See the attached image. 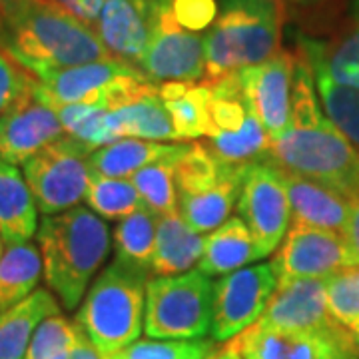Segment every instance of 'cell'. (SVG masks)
<instances>
[{"instance_id":"obj_28","label":"cell","mask_w":359,"mask_h":359,"mask_svg":"<svg viewBox=\"0 0 359 359\" xmlns=\"http://www.w3.org/2000/svg\"><path fill=\"white\" fill-rule=\"evenodd\" d=\"M110 124L116 138H140L152 142H182L158 92L138 102L110 110Z\"/></svg>"},{"instance_id":"obj_34","label":"cell","mask_w":359,"mask_h":359,"mask_svg":"<svg viewBox=\"0 0 359 359\" xmlns=\"http://www.w3.org/2000/svg\"><path fill=\"white\" fill-rule=\"evenodd\" d=\"M66 136L82 142L90 150L118 140L110 124V110L98 104H70L56 108Z\"/></svg>"},{"instance_id":"obj_12","label":"cell","mask_w":359,"mask_h":359,"mask_svg":"<svg viewBox=\"0 0 359 359\" xmlns=\"http://www.w3.org/2000/svg\"><path fill=\"white\" fill-rule=\"evenodd\" d=\"M244 359H359V344L351 332L290 334L259 323L231 339Z\"/></svg>"},{"instance_id":"obj_3","label":"cell","mask_w":359,"mask_h":359,"mask_svg":"<svg viewBox=\"0 0 359 359\" xmlns=\"http://www.w3.org/2000/svg\"><path fill=\"white\" fill-rule=\"evenodd\" d=\"M110 230L98 214L76 205L44 216L39 228L42 271L50 292L66 309L78 308L92 278L110 254Z\"/></svg>"},{"instance_id":"obj_39","label":"cell","mask_w":359,"mask_h":359,"mask_svg":"<svg viewBox=\"0 0 359 359\" xmlns=\"http://www.w3.org/2000/svg\"><path fill=\"white\" fill-rule=\"evenodd\" d=\"M172 14L182 28L204 32L218 16V0H170Z\"/></svg>"},{"instance_id":"obj_13","label":"cell","mask_w":359,"mask_h":359,"mask_svg":"<svg viewBox=\"0 0 359 359\" xmlns=\"http://www.w3.org/2000/svg\"><path fill=\"white\" fill-rule=\"evenodd\" d=\"M351 266L341 233L294 224L271 259L278 282L325 280L337 269Z\"/></svg>"},{"instance_id":"obj_5","label":"cell","mask_w":359,"mask_h":359,"mask_svg":"<svg viewBox=\"0 0 359 359\" xmlns=\"http://www.w3.org/2000/svg\"><path fill=\"white\" fill-rule=\"evenodd\" d=\"M148 273L112 262L82 299L76 323L94 347L108 358L138 341L144 327Z\"/></svg>"},{"instance_id":"obj_37","label":"cell","mask_w":359,"mask_h":359,"mask_svg":"<svg viewBox=\"0 0 359 359\" xmlns=\"http://www.w3.org/2000/svg\"><path fill=\"white\" fill-rule=\"evenodd\" d=\"M82 327L76 320L70 321L58 316H50L40 323L30 339L26 359H68Z\"/></svg>"},{"instance_id":"obj_11","label":"cell","mask_w":359,"mask_h":359,"mask_svg":"<svg viewBox=\"0 0 359 359\" xmlns=\"http://www.w3.org/2000/svg\"><path fill=\"white\" fill-rule=\"evenodd\" d=\"M278 287L271 264H256L222 276L214 283L212 339L228 344L254 325L268 308Z\"/></svg>"},{"instance_id":"obj_30","label":"cell","mask_w":359,"mask_h":359,"mask_svg":"<svg viewBox=\"0 0 359 359\" xmlns=\"http://www.w3.org/2000/svg\"><path fill=\"white\" fill-rule=\"evenodd\" d=\"M158 216L146 205L128 218L120 219L114 230V262L152 276V257L156 250Z\"/></svg>"},{"instance_id":"obj_21","label":"cell","mask_w":359,"mask_h":359,"mask_svg":"<svg viewBox=\"0 0 359 359\" xmlns=\"http://www.w3.org/2000/svg\"><path fill=\"white\" fill-rule=\"evenodd\" d=\"M39 230V208L18 168L0 158V236L4 245L30 242Z\"/></svg>"},{"instance_id":"obj_45","label":"cell","mask_w":359,"mask_h":359,"mask_svg":"<svg viewBox=\"0 0 359 359\" xmlns=\"http://www.w3.org/2000/svg\"><path fill=\"white\" fill-rule=\"evenodd\" d=\"M14 2H18V0H0V13H2V11H6L8 6H13Z\"/></svg>"},{"instance_id":"obj_7","label":"cell","mask_w":359,"mask_h":359,"mask_svg":"<svg viewBox=\"0 0 359 359\" xmlns=\"http://www.w3.org/2000/svg\"><path fill=\"white\" fill-rule=\"evenodd\" d=\"M214 283L202 271L152 276L146 283L144 332L150 339H202L212 332Z\"/></svg>"},{"instance_id":"obj_41","label":"cell","mask_w":359,"mask_h":359,"mask_svg":"<svg viewBox=\"0 0 359 359\" xmlns=\"http://www.w3.org/2000/svg\"><path fill=\"white\" fill-rule=\"evenodd\" d=\"M341 238L346 242L347 254L351 259V266H359V196L351 202V210H349V218Z\"/></svg>"},{"instance_id":"obj_32","label":"cell","mask_w":359,"mask_h":359,"mask_svg":"<svg viewBox=\"0 0 359 359\" xmlns=\"http://www.w3.org/2000/svg\"><path fill=\"white\" fill-rule=\"evenodd\" d=\"M182 156L166 158L142 168L130 176L144 205L156 216H168L178 212V188H176V164Z\"/></svg>"},{"instance_id":"obj_10","label":"cell","mask_w":359,"mask_h":359,"mask_svg":"<svg viewBox=\"0 0 359 359\" xmlns=\"http://www.w3.org/2000/svg\"><path fill=\"white\" fill-rule=\"evenodd\" d=\"M238 212L252 231L262 256L276 254L292 222L290 198L280 168L269 160L244 164Z\"/></svg>"},{"instance_id":"obj_46","label":"cell","mask_w":359,"mask_h":359,"mask_svg":"<svg viewBox=\"0 0 359 359\" xmlns=\"http://www.w3.org/2000/svg\"><path fill=\"white\" fill-rule=\"evenodd\" d=\"M2 252H4V242H2V236H0V256H2Z\"/></svg>"},{"instance_id":"obj_31","label":"cell","mask_w":359,"mask_h":359,"mask_svg":"<svg viewBox=\"0 0 359 359\" xmlns=\"http://www.w3.org/2000/svg\"><path fill=\"white\" fill-rule=\"evenodd\" d=\"M205 148L214 158H218L219 162H226L231 166H242V164L268 160L269 136L254 112L250 110L242 128L238 132L218 134L214 138H208Z\"/></svg>"},{"instance_id":"obj_29","label":"cell","mask_w":359,"mask_h":359,"mask_svg":"<svg viewBox=\"0 0 359 359\" xmlns=\"http://www.w3.org/2000/svg\"><path fill=\"white\" fill-rule=\"evenodd\" d=\"M42 254L32 242L4 245L0 256V311L32 294L42 278Z\"/></svg>"},{"instance_id":"obj_35","label":"cell","mask_w":359,"mask_h":359,"mask_svg":"<svg viewBox=\"0 0 359 359\" xmlns=\"http://www.w3.org/2000/svg\"><path fill=\"white\" fill-rule=\"evenodd\" d=\"M325 292L332 316L359 344V266H346L327 276Z\"/></svg>"},{"instance_id":"obj_38","label":"cell","mask_w":359,"mask_h":359,"mask_svg":"<svg viewBox=\"0 0 359 359\" xmlns=\"http://www.w3.org/2000/svg\"><path fill=\"white\" fill-rule=\"evenodd\" d=\"M34 78L4 50H0V116L32 94Z\"/></svg>"},{"instance_id":"obj_43","label":"cell","mask_w":359,"mask_h":359,"mask_svg":"<svg viewBox=\"0 0 359 359\" xmlns=\"http://www.w3.org/2000/svg\"><path fill=\"white\" fill-rule=\"evenodd\" d=\"M283 4V8H285V13L287 11H292V13H311V11H318L321 8L323 4H327L330 0H280Z\"/></svg>"},{"instance_id":"obj_26","label":"cell","mask_w":359,"mask_h":359,"mask_svg":"<svg viewBox=\"0 0 359 359\" xmlns=\"http://www.w3.org/2000/svg\"><path fill=\"white\" fill-rule=\"evenodd\" d=\"M160 98L178 132L180 140L210 136L212 88L208 82H166L160 84Z\"/></svg>"},{"instance_id":"obj_14","label":"cell","mask_w":359,"mask_h":359,"mask_svg":"<svg viewBox=\"0 0 359 359\" xmlns=\"http://www.w3.org/2000/svg\"><path fill=\"white\" fill-rule=\"evenodd\" d=\"M295 52L280 50L268 60L238 72L245 104L269 138L282 134L290 122Z\"/></svg>"},{"instance_id":"obj_40","label":"cell","mask_w":359,"mask_h":359,"mask_svg":"<svg viewBox=\"0 0 359 359\" xmlns=\"http://www.w3.org/2000/svg\"><path fill=\"white\" fill-rule=\"evenodd\" d=\"M40 2H46L54 8L70 14V16L78 18L80 22L92 26V28L96 25L98 14L102 11L104 4V0H40Z\"/></svg>"},{"instance_id":"obj_19","label":"cell","mask_w":359,"mask_h":359,"mask_svg":"<svg viewBox=\"0 0 359 359\" xmlns=\"http://www.w3.org/2000/svg\"><path fill=\"white\" fill-rule=\"evenodd\" d=\"M190 144L186 142L164 144L140 138H118L102 148H96L90 154V172L106 178H130L132 174L150 164L174 156H184Z\"/></svg>"},{"instance_id":"obj_27","label":"cell","mask_w":359,"mask_h":359,"mask_svg":"<svg viewBox=\"0 0 359 359\" xmlns=\"http://www.w3.org/2000/svg\"><path fill=\"white\" fill-rule=\"evenodd\" d=\"M311 44L335 82L359 90V0H347L334 39L330 42L311 39Z\"/></svg>"},{"instance_id":"obj_25","label":"cell","mask_w":359,"mask_h":359,"mask_svg":"<svg viewBox=\"0 0 359 359\" xmlns=\"http://www.w3.org/2000/svg\"><path fill=\"white\" fill-rule=\"evenodd\" d=\"M299 48L308 56L323 112L359 152V90L335 82L334 78L325 72L320 56L311 44V39L302 36Z\"/></svg>"},{"instance_id":"obj_36","label":"cell","mask_w":359,"mask_h":359,"mask_svg":"<svg viewBox=\"0 0 359 359\" xmlns=\"http://www.w3.org/2000/svg\"><path fill=\"white\" fill-rule=\"evenodd\" d=\"M214 339H142L104 359H212Z\"/></svg>"},{"instance_id":"obj_18","label":"cell","mask_w":359,"mask_h":359,"mask_svg":"<svg viewBox=\"0 0 359 359\" xmlns=\"http://www.w3.org/2000/svg\"><path fill=\"white\" fill-rule=\"evenodd\" d=\"M283 186L290 198L292 208V222L309 226V228H321L341 233L346 228L351 202L346 196L334 192L318 182L302 178L297 174L285 172L280 168Z\"/></svg>"},{"instance_id":"obj_20","label":"cell","mask_w":359,"mask_h":359,"mask_svg":"<svg viewBox=\"0 0 359 359\" xmlns=\"http://www.w3.org/2000/svg\"><path fill=\"white\" fill-rule=\"evenodd\" d=\"M262 257L264 256L244 219L233 216L214 231H210V236L205 238L204 254L198 262V271H202L208 278H222Z\"/></svg>"},{"instance_id":"obj_44","label":"cell","mask_w":359,"mask_h":359,"mask_svg":"<svg viewBox=\"0 0 359 359\" xmlns=\"http://www.w3.org/2000/svg\"><path fill=\"white\" fill-rule=\"evenodd\" d=\"M212 359H244V358L238 353V349L233 347V344H231V341H228V344L222 347L219 351H216V353L212 355Z\"/></svg>"},{"instance_id":"obj_8","label":"cell","mask_w":359,"mask_h":359,"mask_svg":"<svg viewBox=\"0 0 359 359\" xmlns=\"http://www.w3.org/2000/svg\"><path fill=\"white\" fill-rule=\"evenodd\" d=\"M94 150L70 136H62L22 164V176L39 212L56 216L76 208L90 184L88 158Z\"/></svg>"},{"instance_id":"obj_15","label":"cell","mask_w":359,"mask_h":359,"mask_svg":"<svg viewBox=\"0 0 359 359\" xmlns=\"http://www.w3.org/2000/svg\"><path fill=\"white\" fill-rule=\"evenodd\" d=\"M256 323L290 334H334L346 330L330 311L325 280L278 282L268 308Z\"/></svg>"},{"instance_id":"obj_9","label":"cell","mask_w":359,"mask_h":359,"mask_svg":"<svg viewBox=\"0 0 359 359\" xmlns=\"http://www.w3.org/2000/svg\"><path fill=\"white\" fill-rule=\"evenodd\" d=\"M138 70L158 84L204 82V36L176 22L170 0H154L152 32Z\"/></svg>"},{"instance_id":"obj_23","label":"cell","mask_w":359,"mask_h":359,"mask_svg":"<svg viewBox=\"0 0 359 359\" xmlns=\"http://www.w3.org/2000/svg\"><path fill=\"white\" fill-rule=\"evenodd\" d=\"M242 166H231L216 186L194 194H178V214L188 228L198 233H210L230 218L238 204Z\"/></svg>"},{"instance_id":"obj_42","label":"cell","mask_w":359,"mask_h":359,"mask_svg":"<svg viewBox=\"0 0 359 359\" xmlns=\"http://www.w3.org/2000/svg\"><path fill=\"white\" fill-rule=\"evenodd\" d=\"M68 359H104L102 353L94 347V344L88 339V335L80 334L78 341L74 344V347L70 349V355Z\"/></svg>"},{"instance_id":"obj_1","label":"cell","mask_w":359,"mask_h":359,"mask_svg":"<svg viewBox=\"0 0 359 359\" xmlns=\"http://www.w3.org/2000/svg\"><path fill=\"white\" fill-rule=\"evenodd\" d=\"M268 160L346 196L349 202L359 196V152L323 112L302 48L295 52L290 122L282 134L269 138Z\"/></svg>"},{"instance_id":"obj_16","label":"cell","mask_w":359,"mask_h":359,"mask_svg":"<svg viewBox=\"0 0 359 359\" xmlns=\"http://www.w3.org/2000/svg\"><path fill=\"white\" fill-rule=\"evenodd\" d=\"M62 136L65 128L56 110L30 94L0 116V158L22 166L28 158Z\"/></svg>"},{"instance_id":"obj_6","label":"cell","mask_w":359,"mask_h":359,"mask_svg":"<svg viewBox=\"0 0 359 359\" xmlns=\"http://www.w3.org/2000/svg\"><path fill=\"white\" fill-rule=\"evenodd\" d=\"M158 92L152 80L136 66L116 58L54 70L34 78V98L50 108L70 104H98L106 110H118Z\"/></svg>"},{"instance_id":"obj_4","label":"cell","mask_w":359,"mask_h":359,"mask_svg":"<svg viewBox=\"0 0 359 359\" xmlns=\"http://www.w3.org/2000/svg\"><path fill=\"white\" fill-rule=\"evenodd\" d=\"M285 8L280 0H218L204 34V82L231 76L280 52Z\"/></svg>"},{"instance_id":"obj_2","label":"cell","mask_w":359,"mask_h":359,"mask_svg":"<svg viewBox=\"0 0 359 359\" xmlns=\"http://www.w3.org/2000/svg\"><path fill=\"white\" fill-rule=\"evenodd\" d=\"M0 46L34 78L112 58L92 26L40 0L0 13Z\"/></svg>"},{"instance_id":"obj_24","label":"cell","mask_w":359,"mask_h":359,"mask_svg":"<svg viewBox=\"0 0 359 359\" xmlns=\"http://www.w3.org/2000/svg\"><path fill=\"white\" fill-rule=\"evenodd\" d=\"M205 238L186 226L178 212L158 216L152 276H180L194 268L204 254Z\"/></svg>"},{"instance_id":"obj_22","label":"cell","mask_w":359,"mask_h":359,"mask_svg":"<svg viewBox=\"0 0 359 359\" xmlns=\"http://www.w3.org/2000/svg\"><path fill=\"white\" fill-rule=\"evenodd\" d=\"M58 313V299L44 287H36L22 302L0 311V359H26L36 327Z\"/></svg>"},{"instance_id":"obj_17","label":"cell","mask_w":359,"mask_h":359,"mask_svg":"<svg viewBox=\"0 0 359 359\" xmlns=\"http://www.w3.org/2000/svg\"><path fill=\"white\" fill-rule=\"evenodd\" d=\"M154 0H104L94 30L110 56L138 66L152 32Z\"/></svg>"},{"instance_id":"obj_33","label":"cell","mask_w":359,"mask_h":359,"mask_svg":"<svg viewBox=\"0 0 359 359\" xmlns=\"http://www.w3.org/2000/svg\"><path fill=\"white\" fill-rule=\"evenodd\" d=\"M84 200L102 219H124L144 208L140 194L128 178H106L98 174L90 176Z\"/></svg>"}]
</instances>
